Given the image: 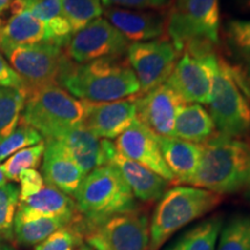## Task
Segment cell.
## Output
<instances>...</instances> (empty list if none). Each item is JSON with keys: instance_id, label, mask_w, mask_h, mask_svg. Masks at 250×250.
Listing matches in <instances>:
<instances>
[{"instance_id": "1", "label": "cell", "mask_w": 250, "mask_h": 250, "mask_svg": "<svg viewBox=\"0 0 250 250\" xmlns=\"http://www.w3.org/2000/svg\"><path fill=\"white\" fill-rule=\"evenodd\" d=\"M58 83L71 95L89 102L120 101L140 93L136 74L122 58H102L85 64H76L68 58Z\"/></svg>"}, {"instance_id": "2", "label": "cell", "mask_w": 250, "mask_h": 250, "mask_svg": "<svg viewBox=\"0 0 250 250\" xmlns=\"http://www.w3.org/2000/svg\"><path fill=\"white\" fill-rule=\"evenodd\" d=\"M250 167V143L218 133L202 144V155L189 184L225 195L246 186Z\"/></svg>"}, {"instance_id": "3", "label": "cell", "mask_w": 250, "mask_h": 250, "mask_svg": "<svg viewBox=\"0 0 250 250\" xmlns=\"http://www.w3.org/2000/svg\"><path fill=\"white\" fill-rule=\"evenodd\" d=\"M83 227L94 226L112 215L136 211V197L116 167L95 168L83 177L74 193Z\"/></svg>"}, {"instance_id": "4", "label": "cell", "mask_w": 250, "mask_h": 250, "mask_svg": "<svg viewBox=\"0 0 250 250\" xmlns=\"http://www.w3.org/2000/svg\"><path fill=\"white\" fill-rule=\"evenodd\" d=\"M223 196L196 187H175L159 199L149 223L148 250H159L175 233L204 217L220 204Z\"/></svg>"}, {"instance_id": "5", "label": "cell", "mask_w": 250, "mask_h": 250, "mask_svg": "<svg viewBox=\"0 0 250 250\" xmlns=\"http://www.w3.org/2000/svg\"><path fill=\"white\" fill-rule=\"evenodd\" d=\"M208 105L218 133L234 138L250 134V102L246 95L245 74L221 57H218Z\"/></svg>"}, {"instance_id": "6", "label": "cell", "mask_w": 250, "mask_h": 250, "mask_svg": "<svg viewBox=\"0 0 250 250\" xmlns=\"http://www.w3.org/2000/svg\"><path fill=\"white\" fill-rule=\"evenodd\" d=\"M85 102L59 85H50L28 94L20 122L34 127L46 139H58L79 126L85 118Z\"/></svg>"}, {"instance_id": "7", "label": "cell", "mask_w": 250, "mask_h": 250, "mask_svg": "<svg viewBox=\"0 0 250 250\" xmlns=\"http://www.w3.org/2000/svg\"><path fill=\"white\" fill-rule=\"evenodd\" d=\"M208 41L188 44L166 83L186 103L208 104L218 71V56Z\"/></svg>"}, {"instance_id": "8", "label": "cell", "mask_w": 250, "mask_h": 250, "mask_svg": "<svg viewBox=\"0 0 250 250\" xmlns=\"http://www.w3.org/2000/svg\"><path fill=\"white\" fill-rule=\"evenodd\" d=\"M219 0H175L166 18V31L179 54L196 41L219 43Z\"/></svg>"}, {"instance_id": "9", "label": "cell", "mask_w": 250, "mask_h": 250, "mask_svg": "<svg viewBox=\"0 0 250 250\" xmlns=\"http://www.w3.org/2000/svg\"><path fill=\"white\" fill-rule=\"evenodd\" d=\"M83 237L92 250H148L149 221L136 211L116 214L83 227Z\"/></svg>"}, {"instance_id": "10", "label": "cell", "mask_w": 250, "mask_h": 250, "mask_svg": "<svg viewBox=\"0 0 250 250\" xmlns=\"http://www.w3.org/2000/svg\"><path fill=\"white\" fill-rule=\"evenodd\" d=\"M27 94L50 85H59V76L68 61L62 46L39 43L18 46L7 55Z\"/></svg>"}, {"instance_id": "11", "label": "cell", "mask_w": 250, "mask_h": 250, "mask_svg": "<svg viewBox=\"0 0 250 250\" xmlns=\"http://www.w3.org/2000/svg\"><path fill=\"white\" fill-rule=\"evenodd\" d=\"M129 45V41L107 19L98 18L71 37L66 55L77 64H85L102 58H122Z\"/></svg>"}, {"instance_id": "12", "label": "cell", "mask_w": 250, "mask_h": 250, "mask_svg": "<svg viewBox=\"0 0 250 250\" xmlns=\"http://www.w3.org/2000/svg\"><path fill=\"white\" fill-rule=\"evenodd\" d=\"M179 52L169 40H154L132 43L126 50L127 62L145 94L164 83L169 78L179 57Z\"/></svg>"}, {"instance_id": "13", "label": "cell", "mask_w": 250, "mask_h": 250, "mask_svg": "<svg viewBox=\"0 0 250 250\" xmlns=\"http://www.w3.org/2000/svg\"><path fill=\"white\" fill-rule=\"evenodd\" d=\"M186 104L180 94L167 83L144 95H137V120L160 137H171L175 118Z\"/></svg>"}, {"instance_id": "14", "label": "cell", "mask_w": 250, "mask_h": 250, "mask_svg": "<svg viewBox=\"0 0 250 250\" xmlns=\"http://www.w3.org/2000/svg\"><path fill=\"white\" fill-rule=\"evenodd\" d=\"M115 147L125 158L143 165L168 182H175L173 173L164 160L156 134L138 120L117 137Z\"/></svg>"}, {"instance_id": "15", "label": "cell", "mask_w": 250, "mask_h": 250, "mask_svg": "<svg viewBox=\"0 0 250 250\" xmlns=\"http://www.w3.org/2000/svg\"><path fill=\"white\" fill-rule=\"evenodd\" d=\"M136 96L112 102H85L83 125L101 139L120 137L137 120Z\"/></svg>"}, {"instance_id": "16", "label": "cell", "mask_w": 250, "mask_h": 250, "mask_svg": "<svg viewBox=\"0 0 250 250\" xmlns=\"http://www.w3.org/2000/svg\"><path fill=\"white\" fill-rule=\"evenodd\" d=\"M66 154L87 175L95 168L108 165L109 156L115 149L110 140L101 139L83 124L62 133L58 139Z\"/></svg>"}, {"instance_id": "17", "label": "cell", "mask_w": 250, "mask_h": 250, "mask_svg": "<svg viewBox=\"0 0 250 250\" xmlns=\"http://www.w3.org/2000/svg\"><path fill=\"white\" fill-rule=\"evenodd\" d=\"M105 19L133 43L159 40L166 31V17L158 11L107 7Z\"/></svg>"}, {"instance_id": "18", "label": "cell", "mask_w": 250, "mask_h": 250, "mask_svg": "<svg viewBox=\"0 0 250 250\" xmlns=\"http://www.w3.org/2000/svg\"><path fill=\"white\" fill-rule=\"evenodd\" d=\"M43 179L68 196H74L86 176L66 154L58 140L46 139L42 165Z\"/></svg>"}, {"instance_id": "19", "label": "cell", "mask_w": 250, "mask_h": 250, "mask_svg": "<svg viewBox=\"0 0 250 250\" xmlns=\"http://www.w3.org/2000/svg\"><path fill=\"white\" fill-rule=\"evenodd\" d=\"M108 165L116 167L136 198L143 202L160 199L167 191L168 181L138 162L130 160L117 152H112Z\"/></svg>"}, {"instance_id": "20", "label": "cell", "mask_w": 250, "mask_h": 250, "mask_svg": "<svg viewBox=\"0 0 250 250\" xmlns=\"http://www.w3.org/2000/svg\"><path fill=\"white\" fill-rule=\"evenodd\" d=\"M48 42L45 24L23 8L7 21L0 19V50L7 56L18 46Z\"/></svg>"}, {"instance_id": "21", "label": "cell", "mask_w": 250, "mask_h": 250, "mask_svg": "<svg viewBox=\"0 0 250 250\" xmlns=\"http://www.w3.org/2000/svg\"><path fill=\"white\" fill-rule=\"evenodd\" d=\"M19 211L33 215L61 218L70 224H77L83 219L71 196L49 184L35 195L22 199L19 204Z\"/></svg>"}, {"instance_id": "22", "label": "cell", "mask_w": 250, "mask_h": 250, "mask_svg": "<svg viewBox=\"0 0 250 250\" xmlns=\"http://www.w3.org/2000/svg\"><path fill=\"white\" fill-rule=\"evenodd\" d=\"M158 138L164 160L175 177V182L189 184L195 175L202 155L201 144H193L174 137Z\"/></svg>"}, {"instance_id": "23", "label": "cell", "mask_w": 250, "mask_h": 250, "mask_svg": "<svg viewBox=\"0 0 250 250\" xmlns=\"http://www.w3.org/2000/svg\"><path fill=\"white\" fill-rule=\"evenodd\" d=\"M215 125L208 111L198 103H186L175 118L174 138L204 144L214 136Z\"/></svg>"}, {"instance_id": "24", "label": "cell", "mask_w": 250, "mask_h": 250, "mask_svg": "<svg viewBox=\"0 0 250 250\" xmlns=\"http://www.w3.org/2000/svg\"><path fill=\"white\" fill-rule=\"evenodd\" d=\"M70 225L73 224L61 218L27 214L18 210L14 218L13 233L17 241L21 245H39L56 230Z\"/></svg>"}, {"instance_id": "25", "label": "cell", "mask_w": 250, "mask_h": 250, "mask_svg": "<svg viewBox=\"0 0 250 250\" xmlns=\"http://www.w3.org/2000/svg\"><path fill=\"white\" fill-rule=\"evenodd\" d=\"M34 17L45 24L50 44L64 46L71 40L72 28L62 13V0H36L26 7Z\"/></svg>"}, {"instance_id": "26", "label": "cell", "mask_w": 250, "mask_h": 250, "mask_svg": "<svg viewBox=\"0 0 250 250\" xmlns=\"http://www.w3.org/2000/svg\"><path fill=\"white\" fill-rule=\"evenodd\" d=\"M223 219L214 215L186 230L165 250H217Z\"/></svg>"}, {"instance_id": "27", "label": "cell", "mask_w": 250, "mask_h": 250, "mask_svg": "<svg viewBox=\"0 0 250 250\" xmlns=\"http://www.w3.org/2000/svg\"><path fill=\"white\" fill-rule=\"evenodd\" d=\"M28 94L23 87H0V139L17 129Z\"/></svg>"}, {"instance_id": "28", "label": "cell", "mask_w": 250, "mask_h": 250, "mask_svg": "<svg viewBox=\"0 0 250 250\" xmlns=\"http://www.w3.org/2000/svg\"><path fill=\"white\" fill-rule=\"evenodd\" d=\"M62 8L73 34L103 14L101 0H62Z\"/></svg>"}, {"instance_id": "29", "label": "cell", "mask_w": 250, "mask_h": 250, "mask_svg": "<svg viewBox=\"0 0 250 250\" xmlns=\"http://www.w3.org/2000/svg\"><path fill=\"white\" fill-rule=\"evenodd\" d=\"M217 250H250V217H233L219 234Z\"/></svg>"}, {"instance_id": "30", "label": "cell", "mask_w": 250, "mask_h": 250, "mask_svg": "<svg viewBox=\"0 0 250 250\" xmlns=\"http://www.w3.org/2000/svg\"><path fill=\"white\" fill-rule=\"evenodd\" d=\"M45 143L41 142L36 145L20 149L11 155L4 164L0 165L6 180L19 181V176L26 169H35L39 167L43 154H44Z\"/></svg>"}, {"instance_id": "31", "label": "cell", "mask_w": 250, "mask_h": 250, "mask_svg": "<svg viewBox=\"0 0 250 250\" xmlns=\"http://www.w3.org/2000/svg\"><path fill=\"white\" fill-rule=\"evenodd\" d=\"M42 142V136L39 131L29 125L19 123L13 132L5 138L0 139V162L9 158L20 149L30 145H36Z\"/></svg>"}, {"instance_id": "32", "label": "cell", "mask_w": 250, "mask_h": 250, "mask_svg": "<svg viewBox=\"0 0 250 250\" xmlns=\"http://www.w3.org/2000/svg\"><path fill=\"white\" fill-rule=\"evenodd\" d=\"M20 199V189L15 184L0 187V235L11 236Z\"/></svg>"}, {"instance_id": "33", "label": "cell", "mask_w": 250, "mask_h": 250, "mask_svg": "<svg viewBox=\"0 0 250 250\" xmlns=\"http://www.w3.org/2000/svg\"><path fill=\"white\" fill-rule=\"evenodd\" d=\"M83 218L79 223L56 230L44 241L39 243L35 250H74L83 239Z\"/></svg>"}, {"instance_id": "34", "label": "cell", "mask_w": 250, "mask_h": 250, "mask_svg": "<svg viewBox=\"0 0 250 250\" xmlns=\"http://www.w3.org/2000/svg\"><path fill=\"white\" fill-rule=\"evenodd\" d=\"M226 37L230 46L245 57H250V20H232L227 23Z\"/></svg>"}, {"instance_id": "35", "label": "cell", "mask_w": 250, "mask_h": 250, "mask_svg": "<svg viewBox=\"0 0 250 250\" xmlns=\"http://www.w3.org/2000/svg\"><path fill=\"white\" fill-rule=\"evenodd\" d=\"M102 5L105 7H123L137 11H151L160 12L162 9L169 8L174 0H101Z\"/></svg>"}, {"instance_id": "36", "label": "cell", "mask_w": 250, "mask_h": 250, "mask_svg": "<svg viewBox=\"0 0 250 250\" xmlns=\"http://www.w3.org/2000/svg\"><path fill=\"white\" fill-rule=\"evenodd\" d=\"M20 182V201L35 195L44 187V179L35 169H26L19 176Z\"/></svg>"}, {"instance_id": "37", "label": "cell", "mask_w": 250, "mask_h": 250, "mask_svg": "<svg viewBox=\"0 0 250 250\" xmlns=\"http://www.w3.org/2000/svg\"><path fill=\"white\" fill-rule=\"evenodd\" d=\"M0 87H15V88L23 87L21 78L5 61L1 54H0Z\"/></svg>"}, {"instance_id": "38", "label": "cell", "mask_w": 250, "mask_h": 250, "mask_svg": "<svg viewBox=\"0 0 250 250\" xmlns=\"http://www.w3.org/2000/svg\"><path fill=\"white\" fill-rule=\"evenodd\" d=\"M24 8V5L20 0H0V19H1V15L5 13V12L9 11L11 14L18 13V12L22 11Z\"/></svg>"}, {"instance_id": "39", "label": "cell", "mask_w": 250, "mask_h": 250, "mask_svg": "<svg viewBox=\"0 0 250 250\" xmlns=\"http://www.w3.org/2000/svg\"><path fill=\"white\" fill-rule=\"evenodd\" d=\"M247 188V196H248V198L250 199V167H249V173H248V177H247V182H246V186Z\"/></svg>"}, {"instance_id": "40", "label": "cell", "mask_w": 250, "mask_h": 250, "mask_svg": "<svg viewBox=\"0 0 250 250\" xmlns=\"http://www.w3.org/2000/svg\"><path fill=\"white\" fill-rule=\"evenodd\" d=\"M6 182H7V180H6L5 175H4V173H2L1 167H0V187L4 186V184H6Z\"/></svg>"}, {"instance_id": "41", "label": "cell", "mask_w": 250, "mask_h": 250, "mask_svg": "<svg viewBox=\"0 0 250 250\" xmlns=\"http://www.w3.org/2000/svg\"><path fill=\"white\" fill-rule=\"evenodd\" d=\"M0 250H15L13 247H11L7 243H4V242H0Z\"/></svg>"}, {"instance_id": "42", "label": "cell", "mask_w": 250, "mask_h": 250, "mask_svg": "<svg viewBox=\"0 0 250 250\" xmlns=\"http://www.w3.org/2000/svg\"><path fill=\"white\" fill-rule=\"evenodd\" d=\"M20 1L22 2V4L24 5V8H26V7H28V6H29V5L33 4V2H35L36 0H20Z\"/></svg>"}, {"instance_id": "43", "label": "cell", "mask_w": 250, "mask_h": 250, "mask_svg": "<svg viewBox=\"0 0 250 250\" xmlns=\"http://www.w3.org/2000/svg\"><path fill=\"white\" fill-rule=\"evenodd\" d=\"M245 76L247 78V80H248L249 86H250V62H249V65H248V68H247V72H245Z\"/></svg>"}, {"instance_id": "44", "label": "cell", "mask_w": 250, "mask_h": 250, "mask_svg": "<svg viewBox=\"0 0 250 250\" xmlns=\"http://www.w3.org/2000/svg\"><path fill=\"white\" fill-rule=\"evenodd\" d=\"M81 250H92L89 248V247H87V248H81Z\"/></svg>"}]
</instances>
